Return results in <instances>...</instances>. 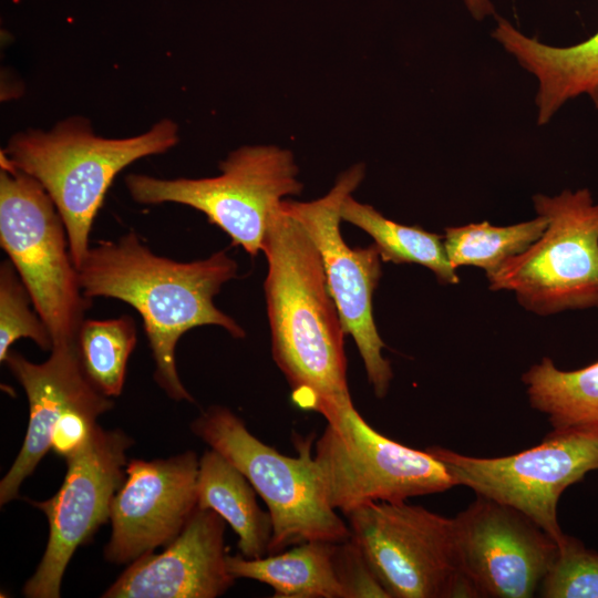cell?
Masks as SVG:
<instances>
[{
  "label": "cell",
  "mask_w": 598,
  "mask_h": 598,
  "mask_svg": "<svg viewBox=\"0 0 598 598\" xmlns=\"http://www.w3.org/2000/svg\"><path fill=\"white\" fill-rule=\"evenodd\" d=\"M0 245L53 344L76 341L92 306L80 286L61 215L43 186L0 158Z\"/></svg>",
  "instance_id": "52a82bcc"
},
{
  "label": "cell",
  "mask_w": 598,
  "mask_h": 598,
  "mask_svg": "<svg viewBox=\"0 0 598 598\" xmlns=\"http://www.w3.org/2000/svg\"><path fill=\"white\" fill-rule=\"evenodd\" d=\"M192 432L236 466L264 499L272 520L269 554L311 540L344 542L349 525L326 502L310 467L313 436L298 437L297 457L286 456L249 432L226 406L204 410Z\"/></svg>",
  "instance_id": "5b68a950"
},
{
  "label": "cell",
  "mask_w": 598,
  "mask_h": 598,
  "mask_svg": "<svg viewBox=\"0 0 598 598\" xmlns=\"http://www.w3.org/2000/svg\"><path fill=\"white\" fill-rule=\"evenodd\" d=\"M495 19L493 39L537 82V125L548 124L580 95H587L598 113V30L574 45L555 47L526 35L498 14Z\"/></svg>",
  "instance_id": "e0dca14e"
},
{
  "label": "cell",
  "mask_w": 598,
  "mask_h": 598,
  "mask_svg": "<svg viewBox=\"0 0 598 598\" xmlns=\"http://www.w3.org/2000/svg\"><path fill=\"white\" fill-rule=\"evenodd\" d=\"M178 142L168 118L132 137L106 138L84 117H70L50 131L29 128L14 134L1 151L11 166L37 179L61 215L70 252L79 269L90 249V233L114 177L131 163L162 154Z\"/></svg>",
  "instance_id": "3957f363"
},
{
  "label": "cell",
  "mask_w": 598,
  "mask_h": 598,
  "mask_svg": "<svg viewBox=\"0 0 598 598\" xmlns=\"http://www.w3.org/2000/svg\"><path fill=\"white\" fill-rule=\"evenodd\" d=\"M310 467L328 505L346 516L375 502H405L456 486L429 447L405 446L375 431L353 402L324 415Z\"/></svg>",
  "instance_id": "277c9868"
},
{
  "label": "cell",
  "mask_w": 598,
  "mask_h": 598,
  "mask_svg": "<svg viewBox=\"0 0 598 598\" xmlns=\"http://www.w3.org/2000/svg\"><path fill=\"white\" fill-rule=\"evenodd\" d=\"M454 518L461 568L477 597L538 594L557 543L520 512L477 496Z\"/></svg>",
  "instance_id": "4fadbf2b"
},
{
  "label": "cell",
  "mask_w": 598,
  "mask_h": 598,
  "mask_svg": "<svg viewBox=\"0 0 598 598\" xmlns=\"http://www.w3.org/2000/svg\"><path fill=\"white\" fill-rule=\"evenodd\" d=\"M257 492L247 477L217 451L199 458L197 507L216 512L238 536L240 554L261 558L269 554L272 520L257 503Z\"/></svg>",
  "instance_id": "d6986e66"
},
{
  "label": "cell",
  "mask_w": 598,
  "mask_h": 598,
  "mask_svg": "<svg viewBox=\"0 0 598 598\" xmlns=\"http://www.w3.org/2000/svg\"><path fill=\"white\" fill-rule=\"evenodd\" d=\"M133 440L122 430L95 425L87 443L65 458L66 474L49 499L30 501L49 523L47 547L22 594L59 598L64 571L75 550L110 520L111 505L125 478L126 450Z\"/></svg>",
  "instance_id": "7c38bea8"
},
{
  "label": "cell",
  "mask_w": 598,
  "mask_h": 598,
  "mask_svg": "<svg viewBox=\"0 0 598 598\" xmlns=\"http://www.w3.org/2000/svg\"><path fill=\"white\" fill-rule=\"evenodd\" d=\"M547 220L540 215L509 226H493L488 221L446 227L443 243L447 258L457 269L474 266L496 271L507 259L519 255L545 231Z\"/></svg>",
  "instance_id": "7402d4cb"
},
{
  "label": "cell",
  "mask_w": 598,
  "mask_h": 598,
  "mask_svg": "<svg viewBox=\"0 0 598 598\" xmlns=\"http://www.w3.org/2000/svg\"><path fill=\"white\" fill-rule=\"evenodd\" d=\"M136 342L135 321L127 315L82 322L76 337L80 362L86 378L102 394L121 395Z\"/></svg>",
  "instance_id": "603a6c76"
},
{
  "label": "cell",
  "mask_w": 598,
  "mask_h": 598,
  "mask_svg": "<svg viewBox=\"0 0 598 598\" xmlns=\"http://www.w3.org/2000/svg\"><path fill=\"white\" fill-rule=\"evenodd\" d=\"M546 218L543 235L486 276L494 291H513L526 310L549 316L598 308V203L589 189L533 196Z\"/></svg>",
  "instance_id": "8992f818"
},
{
  "label": "cell",
  "mask_w": 598,
  "mask_h": 598,
  "mask_svg": "<svg viewBox=\"0 0 598 598\" xmlns=\"http://www.w3.org/2000/svg\"><path fill=\"white\" fill-rule=\"evenodd\" d=\"M225 526L212 509L196 508L183 530L159 553L134 561L103 598H216L236 578L227 567Z\"/></svg>",
  "instance_id": "9a60e30c"
},
{
  "label": "cell",
  "mask_w": 598,
  "mask_h": 598,
  "mask_svg": "<svg viewBox=\"0 0 598 598\" xmlns=\"http://www.w3.org/2000/svg\"><path fill=\"white\" fill-rule=\"evenodd\" d=\"M522 381L529 404L547 417L554 431L598 437V361L564 371L543 358Z\"/></svg>",
  "instance_id": "ffe728a7"
},
{
  "label": "cell",
  "mask_w": 598,
  "mask_h": 598,
  "mask_svg": "<svg viewBox=\"0 0 598 598\" xmlns=\"http://www.w3.org/2000/svg\"><path fill=\"white\" fill-rule=\"evenodd\" d=\"M430 448L456 485L520 512L557 544L566 536L557 517L561 494L598 471V437L575 432L553 430L538 445L501 457Z\"/></svg>",
  "instance_id": "30bf717a"
},
{
  "label": "cell",
  "mask_w": 598,
  "mask_h": 598,
  "mask_svg": "<svg viewBox=\"0 0 598 598\" xmlns=\"http://www.w3.org/2000/svg\"><path fill=\"white\" fill-rule=\"evenodd\" d=\"M229 573L266 584L278 598H349L346 540L305 542L289 550L247 558L227 555Z\"/></svg>",
  "instance_id": "ac0fdd59"
},
{
  "label": "cell",
  "mask_w": 598,
  "mask_h": 598,
  "mask_svg": "<svg viewBox=\"0 0 598 598\" xmlns=\"http://www.w3.org/2000/svg\"><path fill=\"white\" fill-rule=\"evenodd\" d=\"M219 169V175L204 178L130 174L125 185L138 204L176 203L202 212L234 246L257 256L275 209L286 197L302 190L293 155L275 145L241 146L220 163Z\"/></svg>",
  "instance_id": "ba28073f"
},
{
  "label": "cell",
  "mask_w": 598,
  "mask_h": 598,
  "mask_svg": "<svg viewBox=\"0 0 598 598\" xmlns=\"http://www.w3.org/2000/svg\"><path fill=\"white\" fill-rule=\"evenodd\" d=\"M50 357L34 363L10 350L4 359L12 375L25 391L29 422L21 450L0 482V505L16 499L24 480L50 451L51 433L61 414L73 405L111 410V398L102 394L86 378L76 341L54 343Z\"/></svg>",
  "instance_id": "2e32d148"
},
{
  "label": "cell",
  "mask_w": 598,
  "mask_h": 598,
  "mask_svg": "<svg viewBox=\"0 0 598 598\" xmlns=\"http://www.w3.org/2000/svg\"><path fill=\"white\" fill-rule=\"evenodd\" d=\"M107 411L94 405H73L65 410L53 426L50 451L64 458L76 453L91 437L96 419Z\"/></svg>",
  "instance_id": "484cf974"
},
{
  "label": "cell",
  "mask_w": 598,
  "mask_h": 598,
  "mask_svg": "<svg viewBox=\"0 0 598 598\" xmlns=\"http://www.w3.org/2000/svg\"><path fill=\"white\" fill-rule=\"evenodd\" d=\"M264 289L274 361L295 404L323 415L352 401L344 336L318 248L300 221L280 205L272 213L262 250Z\"/></svg>",
  "instance_id": "6da1fadb"
},
{
  "label": "cell",
  "mask_w": 598,
  "mask_h": 598,
  "mask_svg": "<svg viewBox=\"0 0 598 598\" xmlns=\"http://www.w3.org/2000/svg\"><path fill=\"white\" fill-rule=\"evenodd\" d=\"M468 13L476 21L496 17V9L492 0H462Z\"/></svg>",
  "instance_id": "4316f807"
},
{
  "label": "cell",
  "mask_w": 598,
  "mask_h": 598,
  "mask_svg": "<svg viewBox=\"0 0 598 598\" xmlns=\"http://www.w3.org/2000/svg\"><path fill=\"white\" fill-rule=\"evenodd\" d=\"M390 598L477 597L464 575L454 518L405 502H375L347 515Z\"/></svg>",
  "instance_id": "9c48e42d"
},
{
  "label": "cell",
  "mask_w": 598,
  "mask_h": 598,
  "mask_svg": "<svg viewBox=\"0 0 598 598\" xmlns=\"http://www.w3.org/2000/svg\"><path fill=\"white\" fill-rule=\"evenodd\" d=\"M538 595L544 598H598V553L568 535L557 544Z\"/></svg>",
  "instance_id": "d4e9b609"
},
{
  "label": "cell",
  "mask_w": 598,
  "mask_h": 598,
  "mask_svg": "<svg viewBox=\"0 0 598 598\" xmlns=\"http://www.w3.org/2000/svg\"><path fill=\"white\" fill-rule=\"evenodd\" d=\"M364 173V165L355 164L339 175L324 196L310 202L283 199L281 206L300 221L318 248L344 331L357 344L375 396L383 399L393 372L382 354L385 344L372 312L382 258L374 244L351 248L340 231L342 203L361 184Z\"/></svg>",
  "instance_id": "8fae6325"
},
{
  "label": "cell",
  "mask_w": 598,
  "mask_h": 598,
  "mask_svg": "<svg viewBox=\"0 0 598 598\" xmlns=\"http://www.w3.org/2000/svg\"><path fill=\"white\" fill-rule=\"evenodd\" d=\"M237 262L225 251L188 262L154 254L134 233L90 247L79 270L83 295L114 298L142 317L158 386L175 401L194 402L176 368L175 349L188 330L218 326L233 338L245 330L214 305L223 285L237 276Z\"/></svg>",
  "instance_id": "7a4b0ae2"
},
{
  "label": "cell",
  "mask_w": 598,
  "mask_h": 598,
  "mask_svg": "<svg viewBox=\"0 0 598 598\" xmlns=\"http://www.w3.org/2000/svg\"><path fill=\"white\" fill-rule=\"evenodd\" d=\"M340 216L372 237L383 261L421 265L442 283L460 282L440 235L392 221L371 205L355 200L352 194L343 200Z\"/></svg>",
  "instance_id": "44dd1931"
},
{
  "label": "cell",
  "mask_w": 598,
  "mask_h": 598,
  "mask_svg": "<svg viewBox=\"0 0 598 598\" xmlns=\"http://www.w3.org/2000/svg\"><path fill=\"white\" fill-rule=\"evenodd\" d=\"M31 296L13 264L8 259L0 265V361L20 338L31 339L42 350H51L52 336L39 316Z\"/></svg>",
  "instance_id": "cb8c5ba5"
},
{
  "label": "cell",
  "mask_w": 598,
  "mask_h": 598,
  "mask_svg": "<svg viewBox=\"0 0 598 598\" xmlns=\"http://www.w3.org/2000/svg\"><path fill=\"white\" fill-rule=\"evenodd\" d=\"M198 465L194 451L127 462L111 505L107 561L130 564L177 537L197 508Z\"/></svg>",
  "instance_id": "5bb4252c"
}]
</instances>
